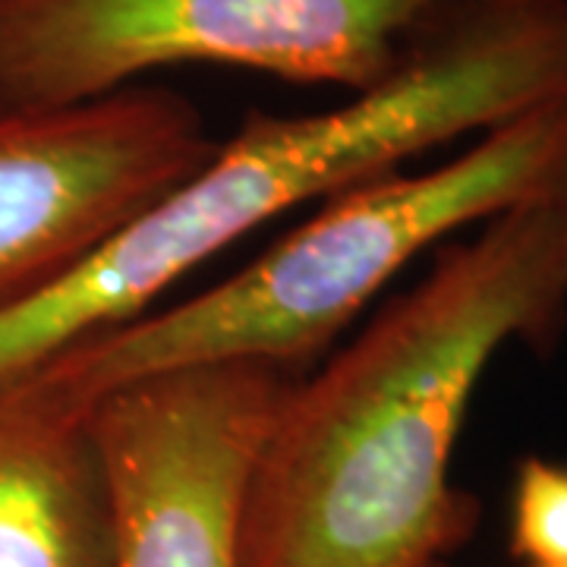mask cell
Here are the masks:
<instances>
[{"mask_svg": "<svg viewBox=\"0 0 567 567\" xmlns=\"http://www.w3.org/2000/svg\"><path fill=\"white\" fill-rule=\"evenodd\" d=\"M567 328V181L439 249L420 281L265 429L237 567H454L480 502L451 461L473 394L511 344Z\"/></svg>", "mask_w": 567, "mask_h": 567, "instance_id": "6da1fadb", "label": "cell"}, {"mask_svg": "<svg viewBox=\"0 0 567 567\" xmlns=\"http://www.w3.org/2000/svg\"><path fill=\"white\" fill-rule=\"evenodd\" d=\"M567 95V0H445L350 102L246 114L212 158L63 281L0 316V372L142 316L278 215Z\"/></svg>", "mask_w": 567, "mask_h": 567, "instance_id": "7a4b0ae2", "label": "cell"}, {"mask_svg": "<svg viewBox=\"0 0 567 567\" xmlns=\"http://www.w3.org/2000/svg\"><path fill=\"white\" fill-rule=\"evenodd\" d=\"M561 181L567 95L488 130L429 171L347 186L221 284L82 334L29 365L85 410L117 388L196 365L275 363L297 372L425 249Z\"/></svg>", "mask_w": 567, "mask_h": 567, "instance_id": "3957f363", "label": "cell"}, {"mask_svg": "<svg viewBox=\"0 0 567 567\" xmlns=\"http://www.w3.org/2000/svg\"><path fill=\"white\" fill-rule=\"evenodd\" d=\"M445 0H0V114L61 111L218 63L363 92Z\"/></svg>", "mask_w": 567, "mask_h": 567, "instance_id": "277c9868", "label": "cell"}, {"mask_svg": "<svg viewBox=\"0 0 567 567\" xmlns=\"http://www.w3.org/2000/svg\"><path fill=\"white\" fill-rule=\"evenodd\" d=\"M215 145L199 107L152 82L0 114V316L63 281Z\"/></svg>", "mask_w": 567, "mask_h": 567, "instance_id": "5b68a950", "label": "cell"}, {"mask_svg": "<svg viewBox=\"0 0 567 567\" xmlns=\"http://www.w3.org/2000/svg\"><path fill=\"white\" fill-rule=\"evenodd\" d=\"M297 372L181 369L92 406L114 505V567H237L249 473Z\"/></svg>", "mask_w": 567, "mask_h": 567, "instance_id": "8992f818", "label": "cell"}, {"mask_svg": "<svg viewBox=\"0 0 567 567\" xmlns=\"http://www.w3.org/2000/svg\"><path fill=\"white\" fill-rule=\"evenodd\" d=\"M0 567H114L92 410L39 365L0 372Z\"/></svg>", "mask_w": 567, "mask_h": 567, "instance_id": "52a82bcc", "label": "cell"}, {"mask_svg": "<svg viewBox=\"0 0 567 567\" xmlns=\"http://www.w3.org/2000/svg\"><path fill=\"white\" fill-rule=\"evenodd\" d=\"M507 548L527 567L567 565V464L543 454L517 464Z\"/></svg>", "mask_w": 567, "mask_h": 567, "instance_id": "ba28073f", "label": "cell"}, {"mask_svg": "<svg viewBox=\"0 0 567 567\" xmlns=\"http://www.w3.org/2000/svg\"><path fill=\"white\" fill-rule=\"evenodd\" d=\"M533 567H567V565H533Z\"/></svg>", "mask_w": 567, "mask_h": 567, "instance_id": "9c48e42d", "label": "cell"}]
</instances>
